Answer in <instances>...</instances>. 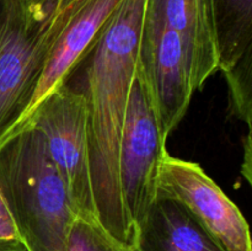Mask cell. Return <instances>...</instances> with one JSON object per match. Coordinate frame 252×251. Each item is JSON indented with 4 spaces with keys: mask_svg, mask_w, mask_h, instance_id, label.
<instances>
[{
    "mask_svg": "<svg viewBox=\"0 0 252 251\" xmlns=\"http://www.w3.org/2000/svg\"><path fill=\"white\" fill-rule=\"evenodd\" d=\"M57 1L63 14L62 27L46 59L33 100L12 130L20 127L52 91L68 81L75 66L88 56L105 24L122 0Z\"/></svg>",
    "mask_w": 252,
    "mask_h": 251,
    "instance_id": "ba28073f",
    "label": "cell"
},
{
    "mask_svg": "<svg viewBox=\"0 0 252 251\" xmlns=\"http://www.w3.org/2000/svg\"><path fill=\"white\" fill-rule=\"evenodd\" d=\"M62 22L57 0H0V142L29 110Z\"/></svg>",
    "mask_w": 252,
    "mask_h": 251,
    "instance_id": "3957f363",
    "label": "cell"
},
{
    "mask_svg": "<svg viewBox=\"0 0 252 251\" xmlns=\"http://www.w3.org/2000/svg\"><path fill=\"white\" fill-rule=\"evenodd\" d=\"M26 125L41 132L75 213L98 220L91 185L86 101L83 91L69 86L68 81L62 84L15 130Z\"/></svg>",
    "mask_w": 252,
    "mask_h": 251,
    "instance_id": "277c9868",
    "label": "cell"
},
{
    "mask_svg": "<svg viewBox=\"0 0 252 251\" xmlns=\"http://www.w3.org/2000/svg\"><path fill=\"white\" fill-rule=\"evenodd\" d=\"M135 251H225L177 202L155 198L137 231Z\"/></svg>",
    "mask_w": 252,
    "mask_h": 251,
    "instance_id": "30bf717a",
    "label": "cell"
},
{
    "mask_svg": "<svg viewBox=\"0 0 252 251\" xmlns=\"http://www.w3.org/2000/svg\"><path fill=\"white\" fill-rule=\"evenodd\" d=\"M0 239L5 240H19V233L15 226L9 208L5 203L0 192Z\"/></svg>",
    "mask_w": 252,
    "mask_h": 251,
    "instance_id": "5bb4252c",
    "label": "cell"
},
{
    "mask_svg": "<svg viewBox=\"0 0 252 251\" xmlns=\"http://www.w3.org/2000/svg\"><path fill=\"white\" fill-rule=\"evenodd\" d=\"M66 251H135L134 248L116 240L98 220L76 214L70 224Z\"/></svg>",
    "mask_w": 252,
    "mask_h": 251,
    "instance_id": "7c38bea8",
    "label": "cell"
},
{
    "mask_svg": "<svg viewBox=\"0 0 252 251\" xmlns=\"http://www.w3.org/2000/svg\"><path fill=\"white\" fill-rule=\"evenodd\" d=\"M0 192L25 250L66 251L75 209L33 126L0 142Z\"/></svg>",
    "mask_w": 252,
    "mask_h": 251,
    "instance_id": "7a4b0ae2",
    "label": "cell"
},
{
    "mask_svg": "<svg viewBox=\"0 0 252 251\" xmlns=\"http://www.w3.org/2000/svg\"><path fill=\"white\" fill-rule=\"evenodd\" d=\"M147 0H122L98 34L85 73L89 161L98 223L134 248L135 231L121 196L118 152L135 75Z\"/></svg>",
    "mask_w": 252,
    "mask_h": 251,
    "instance_id": "6da1fadb",
    "label": "cell"
},
{
    "mask_svg": "<svg viewBox=\"0 0 252 251\" xmlns=\"http://www.w3.org/2000/svg\"><path fill=\"white\" fill-rule=\"evenodd\" d=\"M137 66L147 84L162 132L169 137L186 115L196 93L179 34L149 21L144 15Z\"/></svg>",
    "mask_w": 252,
    "mask_h": 251,
    "instance_id": "52a82bcc",
    "label": "cell"
},
{
    "mask_svg": "<svg viewBox=\"0 0 252 251\" xmlns=\"http://www.w3.org/2000/svg\"><path fill=\"white\" fill-rule=\"evenodd\" d=\"M0 251H26L19 240H5L0 239Z\"/></svg>",
    "mask_w": 252,
    "mask_h": 251,
    "instance_id": "9a60e30c",
    "label": "cell"
},
{
    "mask_svg": "<svg viewBox=\"0 0 252 251\" xmlns=\"http://www.w3.org/2000/svg\"><path fill=\"white\" fill-rule=\"evenodd\" d=\"M166 139L147 84L137 66L118 152L121 196L135 236L157 198V177L167 153Z\"/></svg>",
    "mask_w": 252,
    "mask_h": 251,
    "instance_id": "5b68a950",
    "label": "cell"
},
{
    "mask_svg": "<svg viewBox=\"0 0 252 251\" xmlns=\"http://www.w3.org/2000/svg\"><path fill=\"white\" fill-rule=\"evenodd\" d=\"M219 70L233 68L252 49V0H211Z\"/></svg>",
    "mask_w": 252,
    "mask_h": 251,
    "instance_id": "8fae6325",
    "label": "cell"
},
{
    "mask_svg": "<svg viewBox=\"0 0 252 251\" xmlns=\"http://www.w3.org/2000/svg\"><path fill=\"white\" fill-rule=\"evenodd\" d=\"M145 19L172 30L182 42L192 85L201 90L219 70V52L211 0H147Z\"/></svg>",
    "mask_w": 252,
    "mask_h": 251,
    "instance_id": "9c48e42d",
    "label": "cell"
},
{
    "mask_svg": "<svg viewBox=\"0 0 252 251\" xmlns=\"http://www.w3.org/2000/svg\"><path fill=\"white\" fill-rule=\"evenodd\" d=\"M157 198L177 202L225 251H252L244 214L197 162L166 153L158 172Z\"/></svg>",
    "mask_w": 252,
    "mask_h": 251,
    "instance_id": "8992f818",
    "label": "cell"
},
{
    "mask_svg": "<svg viewBox=\"0 0 252 251\" xmlns=\"http://www.w3.org/2000/svg\"><path fill=\"white\" fill-rule=\"evenodd\" d=\"M224 74L229 88V108L231 113L244 121L250 129L252 49L246 52L243 58Z\"/></svg>",
    "mask_w": 252,
    "mask_h": 251,
    "instance_id": "4fadbf2b",
    "label": "cell"
}]
</instances>
